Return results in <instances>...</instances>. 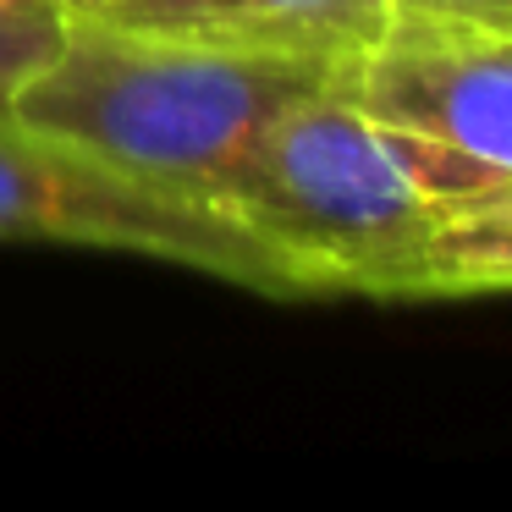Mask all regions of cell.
Here are the masks:
<instances>
[{"label": "cell", "mask_w": 512, "mask_h": 512, "mask_svg": "<svg viewBox=\"0 0 512 512\" xmlns=\"http://www.w3.org/2000/svg\"><path fill=\"white\" fill-rule=\"evenodd\" d=\"M67 34L72 17L56 0H0V116H12L23 83L56 61Z\"/></svg>", "instance_id": "obj_7"}, {"label": "cell", "mask_w": 512, "mask_h": 512, "mask_svg": "<svg viewBox=\"0 0 512 512\" xmlns=\"http://www.w3.org/2000/svg\"><path fill=\"white\" fill-rule=\"evenodd\" d=\"M83 23L353 67L358 56L391 39V6L386 0H105L83 12Z\"/></svg>", "instance_id": "obj_5"}, {"label": "cell", "mask_w": 512, "mask_h": 512, "mask_svg": "<svg viewBox=\"0 0 512 512\" xmlns=\"http://www.w3.org/2000/svg\"><path fill=\"white\" fill-rule=\"evenodd\" d=\"M512 292V177L446 204L413 254L397 298H496Z\"/></svg>", "instance_id": "obj_6"}, {"label": "cell", "mask_w": 512, "mask_h": 512, "mask_svg": "<svg viewBox=\"0 0 512 512\" xmlns=\"http://www.w3.org/2000/svg\"><path fill=\"white\" fill-rule=\"evenodd\" d=\"M67 17H83V12H94V6H105V0H56Z\"/></svg>", "instance_id": "obj_9"}, {"label": "cell", "mask_w": 512, "mask_h": 512, "mask_svg": "<svg viewBox=\"0 0 512 512\" xmlns=\"http://www.w3.org/2000/svg\"><path fill=\"white\" fill-rule=\"evenodd\" d=\"M496 177L369 116L336 83L265 127L215 193V210L276 265L287 298L397 303L446 204Z\"/></svg>", "instance_id": "obj_1"}, {"label": "cell", "mask_w": 512, "mask_h": 512, "mask_svg": "<svg viewBox=\"0 0 512 512\" xmlns=\"http://www.w3.org/2000/svg\"><path fill=\"white\" fill-rule=\"evenodd\" d=\"M369 116L512 177V45L386 39L342 72Z\"/></svg>", "instance_id": "obj_4"}, {"label": "cell", "mask_w": 512, "mask_h": 512, "mask_svg": "<svg viewBox=\"0 0 512 512\" xmlns=\"http://www.w3.org/2000/svg\"><path fill=\"white\" fill-rule=\"evenodd\" d=\"M342 72L336 61L215 50L72 17L56 61L12 100V122L215 210V193L265 127L336 89Z\"/></svg>", "instance_id": "obj_2"}, {"label": "cell", "mask_w": 512, "mask_h": 512, "mask_svg": "<svg viewBox=\"0 0 512 512\" xmlns=\"http://www.w3.org/2000/svg\"><path fill=\"white\" fill-rule=\"evenodd\" d=\"M0 243H67L204 270L287 298L281 276L221 210L127 177L83 149L0 116Z\"/></svg>", "instance_id": "obj_3"}, {"label": "cell", "mask_w": 512, "mask_h": 512, "mask_svg": "<svg viewBox=\"0 0 512 512\" xmlns=\"http://www.w3.org/2000/svg\"><path fill=\"white\" fill-rule=\"evenodd\" d=\"M391 39L424 45H512V0H386Z\"/></svg>", "instance_id": "obj_8"}]
</instances>
